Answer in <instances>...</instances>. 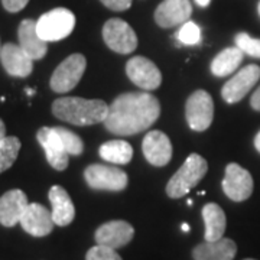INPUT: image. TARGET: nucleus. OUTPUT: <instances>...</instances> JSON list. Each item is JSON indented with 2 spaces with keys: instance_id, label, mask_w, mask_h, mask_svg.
Returning <instances> with one entry per match:
<instances>
[{
  "instance_id": "f257e3e1",
  "label": "nucleus",
  "mask_w": 260,
  "mask_h": 260,
  "mask_svg": "<svg viewBox=\"0 0 260 260\" xmlns=\"http://www.w3.org/2000/svg\"><path fill=\"white\" fill-rule=\"evenodd\" d=\"M160 116L159 100L145 91H132L117 95L109 107L104 126L119 136H133L148 130Z\"/></svg>"
},
{
  "instance_id": "f03ea898",
  "label": "nucleus",
  "mask_w": 260,
  "mask_h": 260,
  "mask_svg": "<svg viewBox=\"0 0 260 260\" xmlns=\"http://www.w3.org/2000/svg\"><path fill=\"white\" fill-rule=\"evenodd\" d=\"M109 107L106 102L99 99H81V97H62L52 103V113L56 119L67 121L74 126H91L104 123L109 116Z\"/></svg>"
},
{
  "instance_id": "7ed1b4c3",
  "label": "nucleus",
  "mask_w": 260,
  "mask_h": 260,
  "mask_svg": "<svg viewBox=\"0 0 260 260\" xmlns=\"http://www.w3.org/2000/svg\"><path fill=\"white\" fill-rule=\"evenodd\" d=\"M208 171V164L201 155L191 153L182 167L175 172V175L167 184V195L169 198H182L194 186H197Z\"/></svg>"
},
{
  "instance_id": "20e7f679",
  "label": "nucleus",
  "mask_w": 260,
  "mask_h": 260,
  "mask_svg": "<svg viewBox=\"0 0 260 260\" xmlns=\"http://www.w3.org/2000/svg\"><path fill=\"white\" fill-rule=\"evenodd\" d=\"M75 16L71 10L56 8L44 13L37 20L38 35L45 42L61 41L74 30Z\"/></svg>"
},
{
  "instance_id": "39448f33",
  "label": "nucleus",
  "mask_w": 260,
  "mask_h": 260,
  "mask_svg": "<svg viewBox=\"0 0 260 260\" xmlns=\"http://www.w3.org/2000/svg\"><path fill=\"white\" fill-rule=\"evenodd\" d=\"M84 178L87 185L99 191H123L127 184L129 178L124 171L120 168L103 165V164H93L88 165L84 171Z\"/></svg>"
},
{
  "instance_id": "423d86ee",
  "label": "nucleus",
  "mask_w": 260,
  "mask_h": 260,
  "mask_svg": "<svg viewBox=\"0 0 260 260\" xmlns=\"http://www.w3.org/2000/svg\"><path fill=\"white\" fill-rule=\"evenodd\" d=\"M87 67V59L83 54H73L67 56L61 64L58 65L51 77L49 85L52 91L58 94H65L74 90L77 84L83 78Z\"/></svg>"
},
{
  "instance_id": "0eeeda50",
  "label": "nucleus",
  "mask_w": 260,
  "mask_h": 260,
  "mask_svg": "<svg viewBox=\"0 0 260 260\" xmlns=\"http://www.w3.org/2000/svg\"><path fill=\"white\" fill-rule=\"evenodd\" d=\"M185 117L189 127L195 132L207 130L214 119L213 97L205 90H197L186 99Z\"/></svg>"
},
{
  "instance_id": "6e6552de",
  "label": "nucleus",
  "mask_w": 260,
  "mask_h": 260,
  "mask_svg": "<svg viewBox=\"0 0 260 260\" xmlns=\"http://www.w3.org/2000/svg\"><path fill=\"white\" fill-rule=\"evenodd\" d=\"M103 39L106 45L117 54H130L138 48V37L127 22L110 19L103 26Z\"/></svg>"
},
{
  "instance_id": "1a4fd4ad",
  "label": "nucleus",
  "mask_w": 260,
  "mask_h": 260,
  "mask_svg": "<svg viewBox=\"0 0 260 260\" xmlns=\"http://www.w3.org/2000/svg\"><path fill=\"white\" fill-rule=\"evenodd\" d=\"M223 191L232 201L242 203L250 198L253 192L251 174L239 164H229L223 179Z\"/></svg>"
},
{
  "instance_id": "9d476101",
  "label": "nucleus",
  "mask_w": 260,
  "mask_h": 260,
  "mask_svg": "<svg viewBox=\"0 0 260 260\" xmlns=\"http://www.w3.org/2000/svg\"><path fill=\"white\" fill-rule=\"evenodd\" d=\"M126 74L135 85L145 91L156 90L162 83V74L159 68L145 56H133L126 64Z\"/></svg>"
},
{
  "instance_id": "9b49d317",
  "label": "nucleus",
  "mask_w": 260,
  "mask_h": 260,
  "mask_svg": "<svg viewBox=\"0 0 260 260\" xmlns=\"http://www.w3.org/2000/svg\"><path fill=\"white\" fill-rule=\"evenodd\" d=\"M260 78V67L256 64H250L242 68L236 75L224 84L221 88V97L224 102L229 104L239 103L244 95L250 91L251 88L257 84Z\"/></svg>"
},
{
  "instance_id": "f8f14e48",
  "label": "nucleus",
  "mask_w": 260,
  "mask_h": 260,
  "mask_svg": "<svg viewBox=\"0 0 260 260\" xmlns=\"http://www.w3.org/2000/svg\"><path fill=\"white\" fill-rule=\"evenodd\" d=\"M133 236H135V229L132 224L123 220H113L102 224L95 230L94 240L97 244L117 250L123 246L129 244L133 240Z\"/></svg>"
},
{
  "instance_id": "ddd939ff",
  "label": "nucleus",
  "mask_w": 260,
  "mask_h": 260,
  "mask_svg": "<svg viewBox=\"0 0 260 260\" xmlns=\"http://www.w3.org/2000/svg\"><path fill=\"white\" fill-rule=\"evenodd\" d=\"M37 139L45 150L48 164L56 171H65V168L68 167L70 153L67 152L55 127H41L38 130Z\"/></svg>"
},
{
  "instance_id": "4468645a",
  "label": "nucleus",
  "mask_w": 260,
  "mask_h": 260,
  "mask_svg": "<svg viewBox=\"0 0 260 260\" xmlns=\"http://www.w3.org/2000/svg\"><path fill=\"white\" fill-rule=\"evenodd\" d=\"M142 150L146 160L153 167H165L172 159V143L160 130L146 133L142 142Z\"/></svg>"
},
{
  "instance_id": "2eb2a0df",
  "label": "nucleus",
  "mask_w": 260,
  "mask_h": 260,
  "mask_svg": "<svg viewBox=\"0 0 260 260\" xmlns=\"http://www.w3.org/2000/svg\"><path fill=\"white\" fill-rule=\"evenodd\" d=\"M19 224L25 232L34 237H45L49 233H52L55 227L52 213L48 211L47 207L38 203H29Z\"/></svg>"
},
{
  "instance_id": "dca6fc26",
  "label": "nucleus",
  "mask_w": 260,
  "mask_h": 260,
  "mask_svg": "<svg viewBox=\"0 0 260 260\" xmlns=\"http://www.w3.org/2000/svg\"><path fill=\"white\" fill-rule=\"evenodd\" d=\"M192 15L189 0H164L155 10V22L160 28L184 25Z\"/></svg>"
},
{
  "instance_id": "f3484780",
  "label": "nucleus",
  "mask_w": 260,
  "mask_h": 260,
  "mask_svg": "<svg viewBox=\"0 0 260 260\" xmlns=\"http://www.w3.org/2000/svg\"><path fill=\"white\" fill-rule=\"evenodd\" d=\"M0 61L6 73L12 77L25 78L34 70V59L15 44H5L0 51Z\"/></svg>"
},
{
  "instance_id": "a211bd4d",
  "label": "nucleus",
  "mask_w": 260,
  "mask_h": 260,
  "mask_svg": "<svg viewBox=\"0 0 260 260\" xmlns=\"http://www.w3.org/2000/svg\"><path fill=\"white\" fill-rule=\"evenodd\" d=\"M28 197L22 189H10L0 197V224L15 227L28 208Z\"/></svg>"
},
{
  "instance_id": "6ab92c4d",
  "label": "nucleus",
  "mask_w": 260,
  "mask_h": 260,
  "mask_svg": "<svg viewBox=\"0 0 260 260\" xmlns=\"http://www.w3.org/2000/svg\"><path fill=\"white\" fill-rule=\"evenodd\" d=\"M19 45L34 61L42 59L48 52V42L38 35L37 22L25 19L20 22L18 29Z\"/></svg>"
},
{
  "instance_id": "aec40b11",
  "label": "nucleus",
  "mask_w": 260,
  "mask_h": 260,
  "mask_svg": "<svg viewBox=\"0 0 260 260\" xmlns=\"http://www.w3.org/2000/svg\"><path fill=\"white\" fill-rule=\"evenodd\" d=\"M48 198L52 205V218L55 225L67 227L74 221L75 208L71 197L61 185H54L49 189Z\"/></svg>"
},
{
  "instance_id": "412c9836",
  "label": "nucleus",
  "mask_w": 260,
  "mask_h": 260,
  "mask_svg": "<svg viewBox=\"0 0 260 260\" xmlns=\"http://www.w3.org/2000/svg\"><path fill=\"white\" fill-rule=\"evenodd\" d=\"M237 246L232 239H220L215 242H204L192 250L194 260H233Z\"/></svg>"
},
{
  "instance_id": "4be33fe9",
  "label": "nucleus",
  "mask_w": 260,
  "mask_h": 260,
  "mask_svg": "<svg viewBox=\"0 0 260 260\" xmlns=\"http://www.w3.org/2000/svg\"><path fill=\"white\" fill-rule=\"evenodd\" d=\"M203 220L205 224V242H215L223 239L227 218L220 205L208 203L203 207Z\"/></svg>"
},
{
  "instance_id": "5701e85b",
  "label": "nucleus",
  "mask_w": 260,
  "mask_h": 260,
  "mask_svg": "<svg viewBox=\"0 0 260 260\" xmlns=\"http://www.w3.org/2000/svg\"><path fill=\"white\" fill-rule=\"evenodd\" d=\"M243 58H244V52L240 48H225L214 56L211 67H210L211 73L215 77H225V75L233 74L239 68V65L242 64Z\"/></svg>"
},
{
  "instance_id": "b1692460",
  "label": "nucleus",
  "mask_w": 260,
  "mask_h": 260,
  "mask_svg": "<svg viewBox=\"0 0 260 260\" xmlns=\"http://www.w3.org/2000/svg\"><path fill=\"white\" fill-rule=\"evenodd\" d=\"M99 155L103 160L114 165H127L133 158V148L124 140H109L99 149Z\"/></svg>"
},
{
  "instance_id": "393cba45",
  "label": "nucleus",
  "mask_w": 260,
  "mask_h": 260,
  "mask_svg": "<svg viewBox=\"0 0 260 260\" xmlns=\"http://www.w3.org/2000/svg\"><path fill=\"white\" fill-rule=\"evenodd\" d=\"M20 140L16 136H6L0 142V174L8 171L18 159Z\"/></svg>"
},
{
  "instance_id": "a878e982",
  "label": "nucleus",
  "mask_w": 260,
  "mask_h": 260,
  "mask_svg": "<svg viewBox=\"0 0 260 260\" xmlns=\"http://www.w3.org/2000/svg\"><path fill=\"white\" fill-rule=\"evenodd\" d=\"M58 136L61 138L62 143H64L67 152L70 153V156H80L84 152V142L83 139L75 135L74 132L61 127V126H56L55 127Z\"/></svg>"
},
{
  "instance_id": "bb28decb",
  "label": "nucleus",
  "mask_w": 260,
  "mask_h": 260,
  "mask_svg": "<svg viewBox=\"0 0 260 260\" xmlns=\"http://www.w3.org/2000/svg\"><path fill=\"white\" fill-rule=\"evenodd\" d=\"M236 47L240 48L244 54L253 56V58H260V39L251 38L246 32H240L234 38Z\"/></svg>"
},
{
  "instance_id": "cd10ccee",
  "label": "nucleus",
  "mask_w": 260,
  "mask_h": 260,
  "mask_svg": "<svg viewBox=\"0 0 260 260\" xmlns=\"http://www.w3.org/2000/svg\"><path fill=\"white\" fill-rule=\"evenodd\" d=\"M178 39L184 45H197L201 41V29H200V26L197 23L188 20L179 29Z\"/></svg>"
},
{
  "instance_id": "c85d7f7f",
  "label": "nucleus",
  "mask_w": 260,
  "mask_h": 260,
  "mask_svg": "<svg viewBox=\"0 0 260 260\" xmlns=\"http://www.w3.org/2000/svg\"><path fill=\"white\" fill-rule=\"evenodd\" d=\"M85 260H123L116 249L95 244L85 254Z\"/></svg>"
},
{
  "instance_id": "c756f323",
  "label": "nucleus",
  "mask_w": 260,
  "mask_h": 260,
  "mask_svg": "<svg viewBox=\"0 0 260 260\" xmlns=\"http://www.w3.org/2000/svg\"><path fill=\"white\" fill-rule=\"evenodd\" d=\"M106 8L114 12H123L132 6V0H100Z\"/></svg>"
},
{
  "instance_id": "7c9ffc66",
  "label": "nucleus",
  "mask_w": 260,
  "mask_h": 260,
  "mask_svg": "<svg viewBox=\"0 0 260 260\" xmlns=\"http://www.w3.org/2000/svg\"><path fill=\"white\" fill-rule=\"evenodd\" d=\"M29 0H2L3 8L10 12V13H16L20 12L22 9H25V6L28 5Z\"/></svg>"
},
{
  "instance_id": "2f4dec72",
  "label": "nucleus",
  "mask_w": 260,
  "mask_h": 260,
  "mask_svg": "<svg viewBox=\"0 0 260 260\" xmlns=\"http://www.w3.org/2000/svg\"><path fill=\"white\" fill-rule=\"evenodd\" d=\"M250 106L254 109V110H257L260 112V87L253 93L250 99Z\"/></svg>"
},
{
  "instance_id": "473e14b6",
  "label": "nucleus",
  "mask_w": 260,
  "mask_h": 260,
  "mask_svg": "<svg viewBox=\"0 0 260 260\" xmlns=\"http://www.w3.org/2000/svg\"><path fill=\"white\" fill-rule=\"evenodd\" d=\"M6 138V126H5V123L3 120L0 119V142Z\"/></svg>"
},
{
  "instance_id": "72a5a7b5",
  "label": "nucleus",
  "mask_w": 260,
  "mask_h": 260,
  "mask_svg": "<svg viewBox=\"0 0 260 260\" xmlns=\"http://www.w3.org/2000/svg\"><path fill=\"white\" fill-rule=\"evenodd\" d=\"M254 148L260 153V132L256 135V138H254Z\"/></svg>"
},
{
  "instance_id": "f704fd0d",
  "label": "nucleus",
  "mask_w": 260,
  "mask_h": 260,
  "mask_svg": "<svg viewBox=\"0 0 260 260\" xmlns=\"http://www.w3.org/2000/svg\"><path fill=\"white\" fill-rule=\"evenodd\" d=\"M210 2H211V0H195V3H197L198 6H201V8L208 6V5H210Z\"/></svg>"
},
{
  "instance_id": "c9c22d12",
  "label": "nucleus",
  "mask_w": 260,
  "mask_h": 260,
  "mask_svg": "<svg viewBox=\"0 0 260 260\" xmlns=\"http://www.w3.org/2000/svg\"><path fill=\"white\" fill-rule=\"evenodd\" d=\"M25 91H26V94H28L29 97H30V95H34V94L37 93V91H35V90H32V88H26Z\"/></svg>"
},
{
  "instance_id": "e433bc0d",
  "label": "nucleus",
  "mask_w": 260,
  "mask_h": 260,
  "mask_svg": "<svg viewBox=\"0 0 260 260\" xmlns=\"http://www.w3.org/2000/svg\"><path fill=\"white\" fill-rule=\"evenodd\" d=\"M182 232H189V225L188 224H182Z\"/></svg>"
},
{
  "instance_id": "4c0bfd02",
  "label": "nucleus",
  "mask_w": 260,
  "mask_h": 260,
  "mask_svg": "<svg viewBox=\"0 0 260 260\" xmlns=\"http://www.w3.org/2000/svg\"><path fill=\"white\" fill-rule=\"evenodd\" d=\"M257 10H259V15H260V2H259V5H257Z\"/></svg>"
},
{
  "instance_id": "58836bf2",
  "label": "nucleus",
  "mask_w": 260,
  "mask_h": 260,
  "mask_svg": "<svg viewBox=\"0 0 260 260\" xmlns=\"http://www.w3.org/2000/svg\"><path fill=\"white\" fill-rule=\"evenodd\" d=\"M244 260H256V259H244Z\"/></svg>"
},
{
  "instance_id": "ea45409f",
  "label": "nucleus",
  "mask_w": 260,
  "mask_h": 260,
  "mask_svg": "<svg viewBox=\"0 0 260 260\" xmlns=\"http://www.w3.org/2000/svg\"><path fill=\"white\" fill-rule=\"evenodd\" d=\"M0 51H2V48H0Z\"/></svg>"
}]
</instances>
